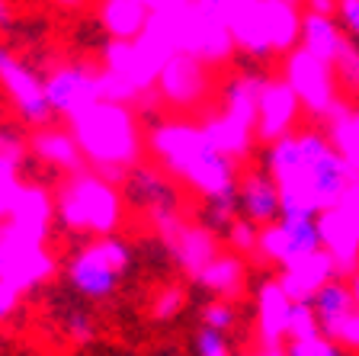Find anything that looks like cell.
I'll return each instance as SVG.
<instances>
[{"label": "cell", "instance_id": "8", "mask_svg": "<svg viewBox=\"0 0 359 356\" xmlns=\"http://www.w3.org/2000/svg\"><path fill=\"white\" fill-rule=\"evenodd\" d=\"M45 241L48 237L32 235L13 222H0V282L13 286L22 296L52 279L58 263Z\"/></svg>", "mask_w": 359, "mask_h": 356}, {"label": "cell", "instance_id": "14", "mask_svg": "<svg viewBox=\"0 0 359 356\" xmlns=\"http://www.w3.org/2000/svg\"><path fill=\"white\" fill-rule=\"evenodd\" d=\"M0 87L7 90L10 103L26 122L45 128V122L52 119V106L45 100V81L10 48H0Z\"/></svg>", "mask_w": 359, "mask_h": 356}, {"label": "cell", "instance_id": "26", "mask_svg": "<svg viewBox=\"0 0 359 356\" xmlns=\"http://www.w3.org/2000/svg\"><path fill=\"white\" fill-rule=\"evenodd\" d=\"M26 151L29 145L20 138V135L0 128V222L10 218V209L16 202V193H20V171L22 161H26Z\"/></svg>", "mask_w": 359, "mask_h": 356}, {"label": "cell", "instance_id": "17", "mask_svg": "<svg viewBox=\"0 0 359 356\" xmlns=\"http://www.w3.org/2000/svg\"><path fill=\"white\" fill-rule=\"evenodd\" d=\"M334 276H337L334 260L324 251H314L311 257H302V260H295V263H289L285 270H279L276 282L283 286L289 302L311 305L314 296H318L327 282H334Z\"/></svg>", "mask_w": 359, "mask_h": 356}, {"label": "cell", "instance_id": "46", "mask_svg": "<svg viewBox=\"0 0 359 356\" xmlns=\"http://www.w3.org/2000/svg\"><path fill=\"white\" fill-rule=\"evenodd\" d=\"M224 356H228V353H224Z\"/></svg>", "mask_w": 359, "mask_h": 356}, {"label": "cell", "instance_id": "35", "mask_svg": "<svg viewBox=\"0 0 359 356\" xmlns=\"http://www.w3.org/2000/svg\"><path fill=\"white\" fill-rule=\"evenodd\" d=\"M224 235H228L231 251H238V257H244V253H257V244H260V228H257L254 222H247L244 216L224 231Z\"/></svg>", "mask_w": 359, "mask_h": 356}, {"label": "cell", "instance_id": "6", "mask_svg": "<svg viewBox=\"0 0 359 356\" xmlns=\"http://www.w3.org/2000/svg\"><path fill=\"white\" fill-rule=\"evenodd\" d=\"M170 58L144 36L135 42H106L100 55V93L106 103L132 106L157 87L161 67Z\"/></svg>", "mask_w": 359, "mask_h": 356}, {"label": "cell", "instance_id": "20", "mask_svg": "<svg viewBox=\"0 0 359 356\" xmlns=\"http://www.w3.org/2000/svg\"><path fill=\"white\" fill-rule=\"evenodd\" d=\"M350 45L340 20L334 16H321L302 7V36H299V48L308 52L311 58L324 61V65H337V58L344 55V48Z\"/></svg>", "mask_w": 359, "mask_h": 356}, {"label": "cell", "instance_id": "32", "mask_svg": "<svg viewBox=\"0 0 359 356\" xmlns=\"http://www.w3.org/2000/svg\"><path fill=\"white\" fill-rule=\"evenodd\" d=\"M321 337V321L314 315L311 305L305 302H292L289 312V343H302V341H314Z\"/></svg>", "mask_w": 359, "mask_h": 356}, {"label": "cell", "instance_id": "40", "mask_svg": "<svg viewBox=\"0 0 359 356\" xmlns=\"http://www.w3.org/2000/svg\"><path fill=\"white\" fill-rule=\"evenodd\" d=\"M65 327H67V334H71V341H77V343L93 341V318H90V315L71 312L65 318Z\"/></svg>", "mask_w": 359, "mask_h": 356}, {"label": "cell", "instance_id": "30", "mask_svg": "<svg viewBox=\"0 0 359 356\" xmlns=\"http://www.w3.org/2000/svg\"><path fill=\"white\" fill-rule=\"evenodd\" d=\"M132 199L142 202L148 212L164 209V206H180L177 193H173V186L167 183L161 173L144 171V167H138V171L132 173Z\"/></svg>", "mask_w": 359, "mask_h": 356}, {"label": "cell", "instance_id": "2", "mask_svg": "<svg viewBox=\"0 0 359 356\" xmlns=\"http://www.w3.org/2000/svg\"><path fill=\"white\" fill-rule=\"evenodd\" d=\"M142 36L167 58L189 55L202 65H218L234 52L222 0H151V16Z\"/></svg>", "mask_w": 359, "mask_h": 356}, {"label": "cell", "instance_id": "13", "mask_svg": "<svg viewBox=\"0 0 359 356\" xmlns=\"http://www.w3.org/2000/svg\"><path fill=\"white\" fill-rule=\"evenodd\" d=\"M45 100L52 112L65 116L67 122L81 116L83 110L103 100L100 93V71L90 65H58L45 77Z\"/></svg>", "mask_w": 359, "mask_h": 356}, {"label": "cell", "instance_id": "37", "mask_svg": "<svg viewBox=\"0 0 359 356\" xmlns=\"http://www.w3.org/2000/svg\"><path fill=\"white\" fill-rule=\"evenodd\" d=\"M234 321H238V315L228 302H209L202 308V327H209V331L224 334L228 327H234Z\"/></svg>", "mask_w": 359, "mask_h": 356}, {"label": "cell", "instance_id": "44", "mask_svg": "<svg viewBox=\"0 0 359 356\" xmlns=\"http://www.w3.org/2000/svg\"><path fill=\"white\" fill-rule=\"evenodd\" d=\"M350 292H353V302H356V308H359V273L353 276V282H350Z\"/></svg>", "mask_w": 359, "mask_h": 356}, {"label": "cell", "instance_id": "41", "mask_svg": "<svg viewBox=\"0 0 359 356\" xmlns=\"http://www.w3.org/2000/svg\"><path fill=\"white\" fill-rule=\"evenodd\" d=\"M337 13L344 20V29L359 39V0H344V4H337Z\"/></svg>", "mask_w": 359, "mask_h": 356}, {"label": "cell", "instance_id": "18", "mask_svg": "<svg viewBox=\"0 0 359 356\" xmlns=\"http://www.w3.org/2000/svg\"><path fill=\"white\" fill-rule=\"evenodd\" d=\"M238 206L247 222H254L257 228H266V225L279 222V216H283L279 190L266 171H247L238 180Z\"/></svg>", "mask_w": 359, "mask_h": 356}, {"label": "cell", "instance_id": "10", "mask_svg": "<svg viewBox=\"0 0 359 356\" xmlns=\"http://www.w3.org/2000/svg\"><path fill=\"white\" fill-rule=\"evenodd\" d=\"M283 81L289 84V90L299 97L302 112H308V116H314V119H324V122H327V119L344 106L334 65H324V61L311 58V55L302 52V48L285 55Z\"/></svg>", "mask_w": 359, "mask_h": 356}, {"label": "cell", "instance_id": "9", "mask_svg": "<svg viewBox=\"0 0 359 356\" xmlns=\"http://www.w3.org/2000/svg\"><path fill=\"white\" fill-rule=\"evenodd\" d=\"M132 267V247L122 237H97L67 260V282L83 298H109Z\"/></svg>", "mask_w": 359, "mask_h": 356}, {"label": "cell", "instance_id": "36", "mask_svg": "<svg viewBox=\"0 0 359 356\" xmlns=\"http://www.w3.org/2000/svg\"><path fill=\"white\" fill-rule=\"evenodd\" d=\"M183 302H187V292L180 289V286H164L154 296V302H151V318L173 321L180 315V308H183Z\"/></svg>", "mask_w": 359, "mask_h": 356}, {"label": "cell", "instance_id": "1", "mask_svg": "<svg viewBox=\"0 0 359 356\" xmlns=\"http://www.w3.org/2000/svg\"><path fill=\"white\" fill-rule=\"evenodd\" d=\"M266 173L276 183L283 199V216H308L318 218L334 209L346 186L353 183L350 167L330 145L327 132L299 128L289 138L269 145Z\"/></svg>", "mask_w": 359, "mask_h": 356}, {"label": "cell", "instance_id": "28", "mask_svg": "<svg viewBox=\"0 0 359 356\" xmlns=\"http://www.w3.org/2000/svg\"><path fill=\"white\" fill-rule=\"evenodd\" d=\"M244 279H247V267H244V260H241L238 253H218L209 267L196 276V282L205 286L209 292H215V296H222V302L224 298L241 296Z\"/></svg>", "mask_w": 359, "mask_h": 356}, {"label": "cell", "instance_id": "5", "mask_svg": "<svg viewBox=\"0 0 359 356\" xmlns=\"http://www.w3.org/2000/svg\"><path fill=\"white\" fill-rule=\"evenodd\" d=\"M224 26L231 32L234 48L266 58L289 55L299 48L302 7L285 0H222Z\"/></svg>", "mask_w": 359, "mask_h": 356}, {"label": "cell", "instance_id": "23", "mask_svg": "<svg viewBox=\"0 0 359 356\" xmlns=\"http://www.w3.org/2000/svg\"><path fill=\"white\" fill-rule=\"evenodd\" d=\"M167 251L173 253V260L180 263V270L196 279V276H199L202 270L218 257V237H215V231H212L209 225L187 222L183 225V231L177 235V241H173Z\"/></svg>", "mask_w": 359, "mask_h": 356}, {"label": "cell", "instance_id": "33", "mask_svg": "<svg viewBox=\"0 0 359 356\" xmlns=\"http://www.w3.org/2000/svg\"><path fill=\"white\" fill-rule=\"evenodd\" d=\"M321 334L327 341H334L340 350H359V308L344 318L330 321L327 327H321Z\"/></svg>", "mask_w": 359, "mask_h": 356}, {"label": "cell", "instance_id": "31", "mask_svg": "<svg viewBox=\"0 0 359 356\" xmlns=\"http://www.w3.org/2000/svg\"><path fill=\"white\" fill-rule=\"evenodd\" d=\"M311 308H314V315H318V321H321V327H327L330 321L356 312V302H353L350 286H346V282H340V279H334V282H327L318 296H314Z\"/></svg>", "mask_w": 359, "mask_h": 356}, {"label": "cell", "instance_id": "29", "mask_svg": "<svg viewBox=\"0 0 359 356\" xmlns=\"http://www.w3.org/2000/svg\"><path fill=\"white\" fill-rule=\"evenodd\" d=\"M327 138L337 148V154L344 157V164L350 167L353 177H359V106H340L334 116L327 119Z\"/></svg>", "mask_w": 359, "mask_h": 356}, {"label": "cell", "instance_id": "27", "mask_svg": "<svg viewBox=\"0 0 359 356\" xmlns=\"http://www.w3.org/2000/svg\"><path fill=\"white\" fill-rule=\"evenodd\" d=\"M202 132H205L209 145L218 154L234 164L244 161V157L250 154V148H254V128L241 126V122L222 116V112H209V116L202 119Z\"/></svg>", "mask_w": 359, "mask_h": 356}, {"label": "cell", "instance_id": "19", "mask_svg": "<svg viewBox=\"0 0 359 356\" xmlns=\"http://www.w3.org/2000/svg\"><path fill=\"white\" fill-rule=\"evenodd\" d=\"M289 312L292 302L283 292L276 279L260 282L257 289V334H260L263 350L283 347V341L289 337Z\"/></svg>", "mask_w": 359, "mask_h": 356}, {"label": "cell", "instance_id": "21", "mask_svg": "<svg viewBox=\"0 0 359 356\" xmlns=\"http://www.w3.org/2000/svg\"><path fill=\"white\" fill-rule=\"evenodd\" d=\"M26 145H29V151L45 164V167L65 171V173H71V177L87 171V161H83L81 148H77L74 135L65 132V128H48V126L36 128Z\"/></svg>", "mask_w": 359, "mask_h": 356}, {"label": "cell", "instance_id": "7", "mask_svg": "<svg viewBox=\"0 0 359 356\" xmlns=\"http://www.w3.org/2000/svg\"><path fill=\"white\" fill-rule=\"evenodd\" d=\"M55 218L67 231H87L97 237H112L122 225V193L119 186L100 173L83 171L67 177L55 196Z\"/></svg>", "mask_w": 359, "mask_h": 356}, {"label": "cell", "instance_id": "38", "mask_svg": "<svg viewBox=\"0 0 359 356\" xmlns=\"http://www.w3.org/2000/svg\"><path fill=\"white\" fill-rule=\"evenodd\" d=\"M285 356H346V350H340L334 341L327 337H314V341H302V343H285Z\"/></svg>", "mask_w": 359, "mask_h": 356}, {"label": "cell", "instance_id": "24", "mask_svg": "<svg viewBox=\"0 0 359 356\" xmlns=\"http://www.w3.org/2000/svg\"><path fill=\"white\" fill-rule=\"evenodd\" d=\"M52 218H55V199L52 193L39 183H22L20 193H16V202L10 209L7 222L20 225V228L32 231V235L48 237L52 231Z\"/></svg>", "mask_w": 359, "mask_h": 356}, {"label": "cell", "instance_id": "11", "mask_svg": "<svg viewBox=\"0 0 359 356\" xmlns=\"http://www.w3.org/2000/svg\"><path fill=\"white\" fill-rule=\"evenodd\" d=\"M321 251L334 260L337 276L359 273V177L346 186L334 209L318 216Z\"/></svg>", "mask_w": 359, "mask_h": 356}, {"label": "cell", "instance_id": "15", "mask_svg": "<svg viewBox=\"0 0 359 356\" xmlns=\"http://www.w3.org/2000/svg\"><path fill=\"white\" fill-rule=\"evenodd\" d=\"M154 90L161 93L164 103L180 106V110L199 106L212 90L209 65H202V61L189 58V55H173V58L161 67V77H157Z\"/></svg>", "mask_w": 359, "mask_h": 356}, {"label": "cell", "instance_id": "34", "mask_svg": "<svg viewBox=\"0 0 359 356\" xmlns=\"http://www.w3.org/2000/svg\"><path fill=\"white\" fill-rule=\"evenodd\" d=\"M334 74H337V84H340L350 97H359V45L356 42L346 45L344 55L337 58Z\"/></svg>", "mask_w": 359, "mask_h": 356}, {"label": "cell", "instance_id": "4", "mask_svg": "<svg viewBox=\"0 0 359 356\" xmlns=\"http://www.w3.org/2000/svg\"><path fill=\"white\" fill-rule=\"evenodd\" d=\"M67 132L74 135L77 148L87 161V171L100 173L109 183H119L128 171H138L144 141L132 106L100 100L97 106L71 119Z\"/></svg>", "mask_w": 359, "mask_h": 356}, {"label": "cell", "instance_id": "45", "mask_svg": "<svg viewBox=\"0 0 359 356\" xmlns=\"http://www.w3.org/2000/svg\"><path fill=\"white\" fill-rule=\"evenodd\" d=\"M10 22V7L7 4H0V26H7Z\"/></svg>", "mask_w": 359, "mask_h": 356}, {"label": "cell", "instance_id": "3", "mask_svg": "<svg viewBox=\"0 0 359 356\" xmlns=\"http://www.w3.org/2000/svg\"><path fill=\"white\" fill-rule=\"evenodd\" d=\"M148 148L170 177L183 180L205 202L238 190L234 161L222 157L212 148L202 126L183 122V119H167V122L151 128Z\"/></svg>", "mask_w": 359, "mask_h": 356}, {"label": "cell", "instance_id": "25", "mask_svg": "<svg viewBox=\"0 0 359 356\" xmlns=\"http://www.w3.org/2000/svg\"><path fill=\"white\" fill-rule=\"evenodd\" d=\"M263 84H266V77H260V74L231 77L222 90V106H218V112L247 128H257V110H260Z\"/></svg>", "mask_w": 359, "mask_h": 356}, {"label": "cell", "instance_id": "22", "mask_svg": "<svg viewBox=\"0 0 359 356\" xmlns=\"http://www.w3.org/2000/svg\"><path fill=\"white\" fill-rule=\"evenodd\" d=\"M151 16V0H106L97 7V20L109 42H135L142 39Z\"/></svg>", "mask_w": 359, "mask_h": 356}, {"label": "cell", "instance_id": "39", "mask_svg": "<svg viewBox=\"0 0 359 356\" xmlns=\"http://www.w3.org/2000/svg\"><path fill=\"white\" fill-rule=\"evenodd\" d=\"M196 353L199 356H224L228 353V341L218 331H209V327H199L196 334Z\"/></svg>", "mask_w": 359, "mask_h": 356}, {"label": "cell", "instance_id": "42", "mask_svg": "<svg viewBox=\"0 0 359 356\" xmlns=\"http://www.w3.org/2000/svg\"><path fill=\"white\" fill-rule=\"evenodd\" d=\"M20 292L13 289V286H7V282H0V321H7L10 315L20 308Z\"/></svg>", "mask_w": 359, "mask_h": 356}, {"label": "cell", "instance_id": "12", "mask_svg": "<svg viewBox=\"0 0 359 356\" xmlns=\"http://www.w3.org/2000/svg\"><path fill=\"white\" fill-rule=\"evenodd\" d=\"M314 251H321V237H318V218L308 216H279V222L260 228V253L266 263H276L285 270L289 263L302 257H311Z\"/></svg>", "mask_w": 359, "mask_h": 356}, {"label": "cell", "instance_id": "16", "mask_svg": "<svg viewBox=\"0 0 359 356\" xmlns=\"http://www.w3.org/2000/svg\"><path fill=\"white\" fill-rule=\"evenodd\" d=\"M299 116H302V103L299 97L289 90V84L279 77V81H266L260 93V110H257V128L254 135L266 145H276V141L289 138V135L299 132Z\"/></svg>", "mask_w": 359, "mask_h": 356}, {"label": "cell", "instance_id": "43", "mask_svg": "<svg viewBox=\"0 0 359 356\" xmlns=\"http://www.w3.org/2000/svg\"><path fill=\"white\" fill-rule=\"evenodd\" d=\"M305 10H311V13H321V16H334L337 13V4H330V0H314V4H308Z\"/></svg>", "mask_w": 359, "mask_h": 356}]
</instances>
